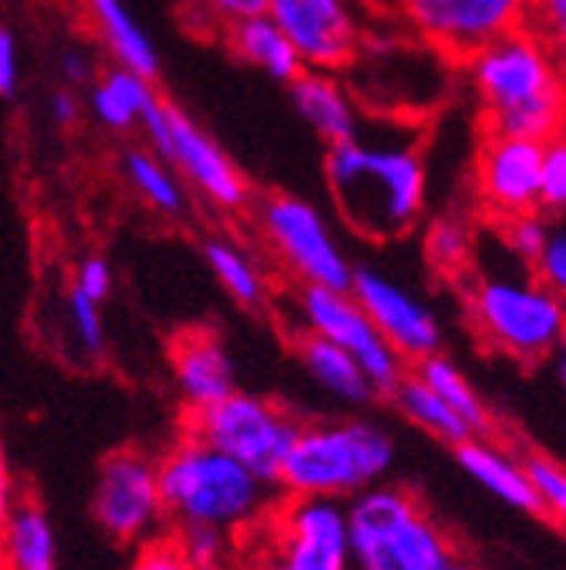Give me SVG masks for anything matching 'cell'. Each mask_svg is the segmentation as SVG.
<instances>
[{"instance_id": "cell-8", "label": "cell", "mask_w": 566, "mask_h": 570, "mask_svg": "<svg viewBox=\"0 0 566 570\" xmlns=\"http://www.w3.org/2000/svg\"><path fill=\"white\" fill-rule=\"evenodd\" d=\"M251 222L265 252L296 285L349 289L352 258L342 248L332 222L309 197L271 190L251 204Z\"/></svg>"}, {"instance_id": "cell-44", "label": "cell", "mask_w": 566, "mask_h": 570, "mask_svg": "<svg viewBox=\"0 0 566 570\" xmlns=\"http://www.w3.org/2000/svg\"><path fill=\"white\" fill-rule=\"evenodd\" d=\"M18 485H14V475H11V462H8V452H4V442H0V527L11 517L14 503H18Z\"/></svg>"}, {"instance_id": "cell-6", "label": "cell", "mask_w": 566, "mask_h": 570, "mask_svg": "<svg viewBox=\"0 0 566 570\" xmlns=\"http://www.w3.org/2000/svg\"><path fill=\"white\" fill-rule=\"evenodd\" d=\"M394 462V435L370 417L306 421L286 462H281L275 485L281 495L349 503L352 495L387 482Z\"/></svg>"}, {"instance_id": "cell-35", "label": "cell", "mask_w": 566, "mask_h": 570, "mask_svg": "<svg viewBox=\"0 0 566 570\" xmlns=\"http://www.w3.org/2000/svg\"><path fill=\"white\" fill-rule=\"evenodd\" d=\"M268 0H187L193 11V28L197 31H228L238 21L265 14Z\"/></svg>"}, {"instance_id": "cell-28", "label": "cell", "mask_w": 566, "mask_h": 570, "mask_svg": "<svg viewBox=\"0 0 566 570\" xmlns=\"http://www.w3.org/2000/svg\"><path fill=\"white\" fill-rule=\"evenodd\" d=\"M410 371L465 421L471 439H488L491 435V411H488V404L481 401V394L475 391V384L465 377V371L455 361H448L445 353H435V356H424V361L414 364Z\"/></svg>"}, {"instance_id": "cell-18", "label": "cell", "mask_w": 566, "mask_h": 570, "mask_svg": "<svg viewBox=\"0 0 566 570\" xmlns=\"http://www.w3.org/2000/svg\"><path fill=\"white\" fill-rule=\"evenodd\" d=\"M170 367L187 414L203 411L238 391V371L231 361V350L215 330L203 326L183 330L170 343Z\"/></svg>"}, {"instance_id": "cell-29", "label": "cell", "mask_w": 566, "mask_h": 570, "mask_svg": "<svg viewBox=\"0 0 566 570\" xmlns=\"http://www.w3.org/2000/svg\"><path fill=\"white\" fill-rule=\"evenodd\" d=\"M390 401H394V407H397V414L404 417V421H410L414 428H420L424 435H431V439H438V442H445V445H461V442H468L471 439V432L465 428V421L428 387L424 384L414 371H407L404 377H400V384L387 394Z\"/></svg>"}, {"instance_id": "cell-14", "label": "cell", "mask_w": 566, "mask_h": 570, "mask_svg": "<svg viewBox=\"0 0 566 570\" xmlns=\"http://www.w3.org/2000/svg\"><path fill=\"white\" fill-rule=\"evenodd\" d=\"M265 14L289 38L302 68L322 71H346L374 24L367 0H268Z\"/></svg>"}, {"instance_id": "cell-34", "label": "cell", "mask_w": 566, "mask_h": 570, "mask_svg": "<svg viewBox=\"0 0 566 570\" xmlns=\"http://www.w3.org/2000/svg\"><path fill=\"white\" fill-rule=\"evenodd\" d=\"M526 469L539 495V513L566 530V469L546 455H526Z\"/></svg>"}, {"instance_id": "cell-12", "label": "cell", "mask_w": 566, "mask_h": 570, "mask_svg": "<svg viewBox=\"0 0 566 570\" xmlns=\"http://www.w3.org/2000/svg\"><path fill=\"white\" fill-rule=\"evenodd\" d=\"M296 320L302 333L322 336L336 343L342 353H349L374 384L377 397H387L400 377L410 371L394 346L377 333V326L367 320V313L349 296V289H316V285H299L292 299Z\"/></svg>"}, {"instance_id": "cell-23", "label": "cell", "mask_w": 566, "mask_h": 570, "mask_svg": "<svg viewBox=\"0 0 566 570\" xmlns=\"http://www.w3.org/2000/svg\"><path fill=\"white\" fill-rule=\"evenodd\" d=\"M292 346H296V356H299L302 371L309 374V381L332 401H339L346 407H367L370 401H377V391L367 381L364 367L352 361L349 353H342L336 343L312 336V333H299Z\"/></svg>"}, {"instance_id": "cell-11", "label": "cell", "mask_w": 566, "mask_h": 570, "mask_svg": "<svg viewBox=\"0 0 566 570\" xmlns=\"http://www.w3.org/2000/svg\"><path fill=\"white\" fill-rule=\"evenodd\" d=\"M92 520L122 547H143L167 533L157 455L116 449L102 459L92 489Z\"/></svg>"}, {"instance_id": "cell-24", "label": "cell", "mask_w": 566, "mask_h": 570, "mask_svg": "<svg viewBox=\"0 0 566 570\" xmlns=\"http://www.w3.org/2000/svg\"><path fill=\"white\" fill-rule=\"evenodd\" d=\"M0 570H58V537L34 499H18L0 527Z\"/></svg>"}, {"instance_id": "cell-47", "label": "cell", "mask_w": 566, "mask_h": 570, "mask_svg": "<svg viewBox=\"0 0 566 570\" xmlns=\"http://www.w3.org/2000/svg\"><path fill=\"white\" fill-rule=\"evenodd\" d=\"M559 343H566V333H563V340H559Z\"/></svg>"}, {"instance_id": "cell-31", "label": "cell", "mask_w": 566, "mask_h": 570, "mask_svg": "<svg viewBox=\"0 0 566 570\" xmlns=\"http://www.w3.org/2000/svg\"><path fill=\"white\" fill-rule=\"evenodd\" d=\"M64 320H68V330H72L76 350L86 356V361H99L102 350H106L102 306L68 285V293H64Z\"/></svg>"}, {"instance_id": "cell-3", "label": "cell", "mask_w": 566, "mask_h": 570, "mask_svg": "<svg viewBox=\"0 0 566 570\" xmlns=\"http://www.w3.org/2000/svg\"><path fill=\"white\" fill-rule=\"evenodd\" d=\"M160 495L177 530L241 533L275 510V485L193 435H180L160 459Z\"/></svg>"}, {"instance_id": "cell-4", "label": "cell", "mask_w": 566, "mask_h": 570, "mask_svg": "<svg viewBox=\"0 0 566 570\" xmlns=\"http://www.w3.org/2000/svg\"><path fill=\"white\" fill-rule=\"evenodd\" d=\"M465 313L481 346L523 367L546 364L566 333V303L509 252L506 262H491V268L475 258L465 275Z\"/></svg>"}, {"instance_id": "cell-46", "label": "cell", "mask_w": 566, "mask_h": 570, "mask_svg": "<svg viewBox=\"0 0 566 570\" xmlns=\"http://www.w3.org/2000/svg\"><path fill=\"white\" fill-rule=\"evenodd\" d=\"M556 58H559V71H563V82H566V45L556 48Z\"/></svg>"}, {"instance_id": "cell-2", "label": "cell", "mask_w": 566, "mask_h": 570, "mask_svg": "<svg viewBox=\"0 0 566 570\" xmlns=\"http://www.w3.org/2000/svg\"><path fill=\"white\" fill-rule=\"evenodd\" d=\"M465 82L478 102L481 132L546 142L566 129V82L556 51L533 31L516 28L468 61Z\"/></svg>"}, {"instance_id": "cell-16", "label": "cell", "mask_w": 566, "mask_h": 570, "mask_svg": "<svg viewBox=\"0 0 566 570\" xmlns=\"http://www.w3.org/2000/svg\"><path fill=\"white\" fill-rule=\"evenodd\" d=\"M349 296L367 313L377 333L394 346L407 367L420 364L424 356L441 353L445 330L435 309L424 303L404 282L387 275L377 265H352Z\"/></svg>"}, {"instance_id": "cell-30", "label": "cell", "mask_w": 566, "mask_h": 570, "mask_svg": "<svg viewBox=\"0 0 566 570\" xmlns=\"http://www.w3.org/2000/svg\"><path fill=\"white\" fill-rule=\"evenodd\" d=\"M478 255V238L468 218L461 214H438L424 228V258H428L431 272L441 278H461L471 272Z\"/></svg>"}, {"instance_id": "cell-20", "label": "cell", "mask_w": 566, "mask_h": 570, "mask_svg": "<svg viewBox=\"0 0 566 570\" xmlns=\"http://www.w3.org/2000/svg\"><path fill=\"white\" fill-rule=\"evenodd\" d=\"M79 11L109 65L129 68L136 76L157 82L160 48L143 28V21L129 11L126 0H79Z\"/></svg>"}, {"instance_id": "cell-15", "label": "cell", "mask_w": 566, "mask_h": 570, "mask_svg": "<svg viewBox=\"0 0 566 570\" xmlns=\"http://www.w3.org/2000/svg\"><path fill=\"white\" fill-rule=\"evenodd\" d=\"M271 533L275 570H352L346 503L286 495L271 510Z\"/></svg>"}, {"instance_id": "cell-32", "label": "cell", "mask_w": 566, "mask_h": 570, "mask_svg": "<svg viewBox=\"0 0 566 570\" xmlns=\"http://www.w3.org/2000/svg\"><path fill=\"white\" fill-rule=\"evenodd\" d=\"M529 268L559 303H566V214H553L549 218L543 252Z\"/></svg>"}, {"instance_id": "cell-49", "label": "cell", "mask_w": 566, "mask_h": 570, "mask_svg": "<svg viewBox=\"0 0 566 570\" xmlns=\"http://www.w3.org/2000/svg\"><path fill=\"white\" fill-rule=\"evenodd\" d=\"M367 4H374V0H367Z\"/></svg>"}, {"instance_id": "cell-27", "label": "cell", "mask_w": 566, "mask_h": 570, "mask_svg": "<svg viewBox=\"0 0 566 570\" xmlns=\"http://www.w3.org/2000/svg\"><path fill=\"white\" fill-rule=\"evenodd\" d=\"M225 45L228 51L241 61V65H251L258 68L261 76L275 79V82H292L299 71H302V61L296 55V48L289 45V38L275 28V21L268 14H258V18H248V21H238L231 24L225 35Z\"/></svg>"}, {"instance_id": "cell-42", "label": "cell", "mask_w": 566, "mask_h": 570, "mask_svg": "<svg viewBox=\"0 0 566 570\" xmlns=\"http://www.w3.org/2000/svg\"><path fill=\"white\" fill-rule=\"evenodd\" d=\"M72 289H79L82 296H89L92 303H106L109 299V293H112V265L102 258V255H86V258H79V265H76V272H72Z\"/></svg>"}, {"instance_id": "cell-25", "label": "cell", "mask_w": 566, "mask_h": 570, "mask_svg": "<svg viewBox=\"0 0 566 570\" xmlns=\"http://www.w3.org/2000/svg\"><path fill=\"white\" fill-rule=\"evenodd\" d=\"M119 170L129 184V190L143 200L153 214L167 222H183L190 210V190L177 177V170L160 160L147 142H132L119 157Z\"/></svg>"}, {"instance_id": "cell-45", "label": "cell", "mask_w": 566, "mask_h": 570, "mask_svg": "<svg viewBox=\"0 0 566 570\" xmlns=\"http://www.w3.org/2000/svg\"><path fill=\"white\" fill-rule=\"evenodd\" d=\"M549 361H553V374H556V381L566 387V343H559V346H556V353L549 356Z\"/></svg>"}, {"instance_id": "cell-10", "label": "cell", "mask_w": 566, "mask_h": 570, "mask_svg": "<svg viewBox=\"0 0 566 570\" xmlns=\"http://www.w3.org/2000/svg\"><path fill=\"white\" fill-rule=\"evenodd\" d=\"M302 417L261 394L235 391L225 401L210 404L203 411L187 414L183 435H193L251 469L265 482H278L281 462H286L292 442L302 432Z\"/></svg>"}, {"instance_id": "cell-36", "label": "cell", "mask_w": 566, "mask_h": 570, "mask_svg": "<svg viewBox=\"0 0 566 570\" xmlns=\"http://www.w3.org/2000/svg\"><path fill=\"white\" fill-rule=\"evenodd\" d=\"M546 228H549V214L543 210H533V214H523V218H513L499 228V242L506 245V252L523 262V265H533L536 255L543 252V242H546Z\"/></svg>"}, {"instance_id": "cell-43", "label": "cell", "mask_w": 566, "mask_h": 570, "mask_svg": "<svg viewBox=\"0 0 566 570\" xmlns=\"http://www.w3.org/2000/svg\"><path fill=\"white\" fill-rule=\"evenodd\" d=\"M48 119L54 129L61 132H72L79 129V122L86 119V102L76 89H68V86H54L48 92Z\"/></svg>"}, {"instance_id": "cell-9", "label": "cell", "mask_w": 566, "mask_h": 570, "mask_svg": "<svg viewBox=\"0 0 566 570\" xmlns=\"http://www.w3.org/2000/svg\"><path fill=\"white\" fill-rule=\"evenodd\" d=\"M139 136H143V142L160 160H167L177 170L190 197H197L203 207L218 214H245L255 204L248 174L180 106L160 99L147 112L143 126H139Z\"/></svg>"}, {"instance_id": "cell-48", "label": "cell", "mask_w": 566, "mask_h": 570, "mask_svg": "<svg viewBox=\"0 0 566 570\" xmlns=\"http://www.w3.org/2000/svg\"><path fill=\"white\" fill-rule=\"evenodd\" d=\"M265 570H275V567H265Z\"/></svg>"}, {"instance_id": "cell-40", "label": "cell", "mask_w": 566, "mask_h": 570, "mask_svg": "<svg viewBox=\"0 0 566 570\" xmlns=\"http://www.w3.org/2000/svg\"><path fill=\"white\" fill-rule=\"evenodd\" d=\"M129 570H193V567H190L180 540L163 533V537H157V540H150L143 547H136V557H132Z\"/></svg>"}, {"instance_id": "cell-26", "label": "cell", "mask_w": 566, "mask_h": 570, "mask_svg": "<svg viewBox=\"0 0 566 570\" xmlns=\"http://www.w3.org/2000/svg\"><path fill=\"white\" fill-rule=\"evenodd\" d=\"M203 262L215 272L221 289L241 309H261L271 299V278L258 255L231 235H210L203 242Z\"/></svg>"}, {"instance_id": "cell-38", "label": "cell", "mask_w": 566, "mask_h": 570, "mask_svg": "<svg viewBox=\"0 0 566 570\" xmlns=\"http://www.w3.org/2000/svg\"><path fill=\"white\" fill-rule=\"evenodd\" d=\"M177 540L193 570H225L228 533L218 530H177Z\"/></svg>"}, {"instance_id": "cell-5", "label": "cell", "mask_w": 566, "mask_h": 570, "mask_svg": "<svg viewBox=\"0 0 566 570\" xmlns=\"http://www.w3.org/2000/svg\"><path fill=\"white\" fill-rule=\"evenodd\" d=\"M352 570H478L407 485L380 482L346 503Z\"/></svg>"}, {"instance_id": "cell-22", "label": "cell", "mask_w": 566, "mask_h": 570, "mask_svg": "<svg viewBox=\"0 0 566 570\" xmlns=\"http://www.w3.org/2000/svg\"><path fill=\"white\" fill-rule=\"evenodd\" d=\"M160 102V92L150 79L129 68L109 65L89 86V116L109 132H139L147 112Z\"/></svg>"}, {"instance_id": "cell-1", "label": "cell", "mask_w": 566, "mask_h": 570, "mask_svg": "<svg viewBox=\"0 0 566 570\" xmlns=\"http://www.w3.org/2000/svg\"><path fill=\"white\" fill-rule=\"evenodd\" d=\"M322 177L336 218L367 245H394L417 232L428 207V164L417 122L374 119L326 147Z\"/></svg>"}, {"instance_id": "cell-21", "label": "cell", "mask_w": 566, "mask_h": 570, "mask_svg": "<svg viewBox=\"0 0 566 570\" xmlns=\"http://www.w3.org/2000/svg\"><path fill=\"white\" fill-rule=\"evenodd\" d=\"M455 459L465 475H471L485 492H491L499 503L523 510V513H539V495L533 489L526 459L503 449L495 439H468L455 445Z\"/></svg>"}, {"instance_id": "cell-33", "label": "cell", "mask_w": 566, "mask_h": 570, "mask_svg": "<svg viewBox=\"0 0 566 570\" xmlns=\"http://www.w3.org/2000/svg\"><path fill=\"white\" fill-rule=\"evenodd\" d=\"M539 210L566 214V129L543 142V170H539Z\"/></svg>"}, {"instance_id": "cell-37", "label": "cell", "mask_w": 566, "mask_h": 570, "mask_svg": "<svg viewBox=\"0 0 566 570\" xmlns=\"http://www.w3.org/2000/svg\"><path fill=\"white\" fill-rule=\"evenodd\" d=\"M523 28L546 41L553 51L566 45V0H526Z\"/></svg>"}, {"instance_id": "cell-39", "label": "cell", "mask_w": 566, "mask_h": 570, "mask_svg": "<svg viewBox=\"0 0 566 570\" xmlns=\"http://www.w3.org/2000/svg\"><path fill=\"white\" fill-rule=\"evenodd\" d=\"M24 86V45L11 24H0V99H14Z\"/></svg>"}, {"instance_id": "cell-19", "label": "cell", "mask_w": 566, "mask_h": 570, "mask_svg": "<svg viewBox=\"0 0 566 570\" xmlns=\"http://www.w3.org/2000/svg\"><path fill=\"white\" fill-rule=\"evenodd\" d=\"M289 99L299 119L326 142V147L352 139L367 126V112L360 109L357 96L346 86L342 71L302 68L289 82Z\"/></svg>"}, {"instance_id": "cell-13", "label": "cell", "mask_w": 566, "mask_h": 570, "mask_svg": "<svg viewBox=\"0 0 566 570\" xmlns=\"http://www.w3.org/2000/svg\"><path fill=\"white\" fill-rule=\"evenodd\" d=\"M404 31L431 45L455 65L523 28L526 0H390Z\"/></svg>"}, {"instance_id": "cell-41", "label": "cell", "mask_w": 566, "mask_h": 570, "mask_svg": "<svg viewBox=\"0 0 566 570\" xmlns=\"http://www.w3.org/2000/svg\"><path fill=\"white\" fill-rule=\"evenodd\" d=\"M96 76H99V65H96L92 48H86V45H64L58 51V79H61V86L79 92V89H89L96 82Z\"/></svg>"}, {"instance_id": "cell-17", "label": "cell", "mask_w": 566, "mask_h": 570, "mask_svg": "<svg viewBox=\"0 0 566 570\" xmlns=\"http://www.w3.org/2000/svg\"><path fill=\"white\" fill-rule=\"evenodd\" d=\"M539 170L543 142L481 132L475 154V197L495 228L539 210Z\"/></svg>"}, {"instance_id": "cell-7", "label": "cell", "mask_w": 566, "mask_h": 570, "mask_svg": "<svg viewBox=\"0 0 566 570\" xmlns=\"http://www.w3.org/2000/svg\"><path fill=\"white\" fill-rule=\"evenodd\" d=\"M451 58L424 45L410 31H380L370 24L342 79L367 116L417 122L420 116L435 112L451 92Z\"/></svg>"}]
</instances>
